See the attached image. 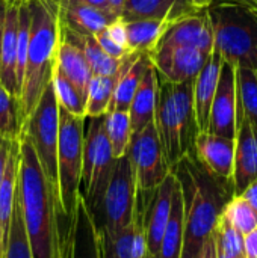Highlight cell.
Here are the masks:
<instances>
[{
  "mask_svg": "<svg viewBox=\"0 0 257 258\" xmlns=\"http://www.w3.org/2000/svg\"><path fill=\"white\" fill-rule=\"evenodd\" d=\"M192 6H195V8H198V9H204V8H208L209 5H211V2L212 0H188Z\"/></svg>",
  "mask_w": 257,
  "mask_h": 258,
  "instance_id": "bcb514c9",
  "label": "cell"
},
{
  "mask_svg": "<svg viewBox=\"0 0 257 258\" xmlns=\"http://www.w3.org/2000/svg\"><path fill=\"white\" fill-rule=\"evenodd\" d=\"M58 133H59V104L55 95L53 83L50 82L32 113L23 122L21 135H24L39 160L45 178L53 186L59 200L58 186Z\"/></svg>",
  "mask_w": 257,
  "mask_h": 258,
  "instance_id": "ba28073f",
  "label": "cell"
},
{
  "mask_svg": "<svg viewBox=\"0 0 257 258\" xmlns=\"http://www.w3.org/2000/svg\"><path fill=\"white\" fill-rule=\"evenodd\" d=\"M144 258H156V257H153V255H151V254H148V252H147V254H145V255H144Z\"/></svg>",
  "mask_w": 257,
  "mask_h": 258,
  "instance_id": "c3c4849f",
  "label": "cell"
},
{
  "mask_svg": "<svg viewBox=\"0 0 257 258\" xmlns=\"http://www.w3.org/2000/svg\"><path fill=\"white\" fill-rule=\"evenodd\" d=\"M136 180L127 156L117 159L111 181L98 210L91 215L101 236H115L132 225L136 200Z\"/></svg>",
  "mask_w": 257,
  "mask_h": 258,
  "instance_id": "9c48e42d",
  "label": "cell"
},
{
  "mask_svg": "<svg viewBox=\"0 0 257 258\" xmlns=\"http://www.w3.org/2000/svg\"><path fill=\"white\" fill-rule=\"evenodd\" d=\"M171 171L182 187L185 206L182 258H195L214 234L221 210L229 201L227 184H232L208 174L192 154L180 159Z\"/></svg>",
  "mask_w": 257,
  "mask_h": 258,
  "instance_id": "6da1fadb",
  "label": "cell"
},
{
  "mask_svg": "<svg viewBox=\"0 0 257 258\" xmlns=\"http://www.w3.org/2000/svg\"><path fill=\"white\" fill-rule=\"evenodd\" d=\"M188 0H124L121 18L133 20H165L176 21L177 18L195 11Z\"/></svg>",
  "mask_w": 257,
  "mask_h": 258,
  "instance_id": "44dd1931",
  "label": "cell"
},
{
  "mask_svg": "<svg viewBox=\"0 0 257 258\" xmlns=\"http://www.w3.org/2000/svg\"><path fill=\"white\" fill-rule=\"evenodd\" d=\"M211 53L192 47H159L150 53L158 74L171 83L194 82Z\"/></svg>",
  "mask_w": 257,
  "mask_h": 258,
  "instance_id": "4fadbf2b",
  "label": "cell"
},
{
  "mask_svg": "<svg viewBox=\"0 0 257 258\" xmlns=\"http://www.w3.org/2000/svg\"><path fill=\"white\" fill-rule=\"evenodd\" d=\"M18 204L32 258H53L58 195L45 178L30 141L20 135Z\"/></svg>",
  "mask_w": 257,
  "mask_h": 258,
  "instance_id": "7a4b0ae2",
  "label": "cell"
},
{
  "mask_svg": "<svg viewBox=\"0 0 257 258\" xmlns=\"http://www.w3.org/2000/svg\"><path fill=\"white\" fill-rule=\"evenodd\" d=\"M20 0H9L6 6L5 27L0 42V85L14 97L20 98V86L15 76L17 65V32Z\"/></svg>",
  "mask_w": 257,
  "mask_h": 258,
  "instance_id": "ac0fdd59",
  "label": "cell"
},
{
  "mask_svg": "<svg viewBox=\"0 0 257 258\" xmlns=\"http://www.w3.org/2000/svg\"><path fill=\"white\" fill-rule=\"evenodd\" d=\"M55 68L67 80H70L86 100L88 85L92 79V71L85 57V53L62 24L59 27V44Z\"/></svg>",
  "mask_w": 257,
  "mask_h": 258,
  "instance_id": "e0dca14e",
  "label": "cell"
},
{
  "mask_svg": "<svg viewBox=\"0 0 257 258\" xmlns=\"http://www.w3.org/2000/svg\"><path fill=\"white\" fill-rule=\"evenodd\" d=\"M126 156L139 190H155L171 172L155 122L130 136Z\"/></svg>",
  "mask_w": 257,
  "mask_h": 258,
  "instance_id": "30bf717a",
  "label": "cell"
},
{
  "mask_svg": "<svg viewBox=\"0 0 257 258\" xmlns=\"http://www.w3.org/2000/svg\"><path fill=\"white\" fill-rule=\"evenodd\" d=\"M214 237L217 251L232 258H244V236L233 228L221 215L217 221Z\"/></svg>",
  "mask_w": 257,
  "mask_h": 258,
  "instance_id": "836d02e7",
  "label": "cell"
},
{
  "mask_svg": "<svg viewBox=\"0 0 257 258\" xmlns=\"http://www.w3.org/2000/svg\"><path fill=\"white\" fill-rule=\"evenodd\" d=\"M236 76L241 112L257 132V73L247 68H238Z\"/></svg>",
  "mask_w": 257,
  "mask_h": 258,
  "instance_id": "f1b7e54d",
  "label": "cell"
},
{
  "mask_svg": "<svg viewBox=\"0 0 257 258\" xmlns=\"http://www.w3.org/2000/svg\"><path fill=\"white\" fill-rule=\"evenodd\" d=\"M85 116H76L59 107L58 133V186L59 204L65 216H71L77 203L82 159H83Z\"/></svg>",
  "mask_w": 257,
  "mask_h": 258,
  "instance_id": "52a82bcc",
  "label": "cell"
},
{
  "mask_svg": "<svg viewBox=\"0 0 257 258\" xmlns=\"http://www.w3.org/2000/svg\"><path fill=\"white\" fill-rule=\"evenodd\" d=\"M217 258H232V257H227V255H224V254H221V252H218V251H217Z\"/></svg>",
  "mask_w": 257,
  "mask_h": 258,
  "instance_id": "7dc6e473",
  "label": "cell"
},
{
  "mask_svg": "<svg viewBox=\"0 0 257 258\" xmlns=\"http://www.w3.org/2000/svg\"><path fill=\"white\" fill-rule=\"evenodd\" d=\"M227 2L238 3V5H244V6H248V8L256 9L257 11V0H227Z\"/></svg>",
  "mask_w": 257,
  "mask_h": 258,
  "instance_id": "f6af8a7d",
  "label": "cell"
},
{
  "mask_svg": "<svg viewBox=\"0 0 257 258\" xmlns=\"http://www.w3.org/2000/svg\"><path fill=\"white\" fill-rule=\"evenodd\" d=\"M79 2L86 3V5H91V6L98 8V9H105V11L109 12V9H108V0H79Z\"/></svg>",
  "mask_w": 257,
  "mask_h": 258,
  "instance_id": "ee69618b",
  "label": "cell"
},
{
  "mask_svg": "<svg viewBox=\"0 0 257 258\" xmlns=\"http://www.w3.org/2000/svg\"><path fill=\"white\" fill-rule=\"evenodd\" d=\"M195 258H217V243H215L214 234L204 242L201 251L198 252V255Z\"/></svg>",
  "mask_w": 257,
  "mask_h": 258,
  "instance_id": "60d3db41",
  "label": "cell"
},
{
  "mask_svg": "<svg viewBox=\"0 0 257 258\" xmlns=\"http://www.w3.org/2000/svg\"><path fill=\"white\" fill-rule=\"evenodd\" d=\"M159 47H192L212 53L214 29L208 8L195 9L170 23L156 48Z\"/></svg>",
  "mask_w": 257,
  "mask_h": 258,
  "instance_id": "7c38bea8",
  "label": "cell"
},
{
  "mask_svg": "<svg viewBox=\"0 0 257 258\" xmlns=\"http://www.w3.org/2000/svg\"><path fill=\"white\" fill-rule=\"evenodd\" d=\"M52 83H53V89H55V95H56L59 107L65 109L71 115L85 116V106H86L85 97L56 68L53 70Z\"/></svg>",
  "mask_w": 257,
  "mask_h": 258,
  "instance_id": "4dcf8cb0",
  "label": "cell"
},
{
  "mask_svg": "<svg viewBox=\"0 0 257 258\" xmlns=\"http://www.w3.org/2000/svg\"><path fill=\"white\" fill-rule=\"evenodd\" d=\"M53 258H73V221L65 216L56 201V234Z\"/></svg>",
  "mask_w": 257,
  "mask_h": 258,
  "instance_id": "e575fe53",
  "label": "cell"
},
{
  "mask_svg": "<svg viewBox=\"0 0 257 258\" xmlns=\"http://www.w3.org/2000/svg\"><path fill=\"white\" fill-rule=\"evenodd\" d=\"M101 257L103 258H132L133 228L132 225L115 236H101Z\"/></svg>",
  "mask_w": 257,
  "mask_h": 258,
  "instance_id": "d590c367",
  "label": "cell"
},
{
  "mask_svg": "<svg viewBox=\"0 0 257 258\" xmlns=\"http://www.w3.org/2000/svg\"><path fill=\"white\" fill-rule=\"evenodd\" d=\"M236 70V65L223 60L208 124V133L233 141L236 139L238 122L241 119Z\"/></svg>",
  "mask_w": 257,
  "mask_h": 258,
  "instance_id": "8fae6325",
  "label": "cell"
},
{
  "mask_svg": "<svg viewBox=\"0 0 257 258\" xmlns=\"http://www.w3.org/2000/svg\"><path fill=\"white\" fill-rule=\"evenodd\" d=\"M94 36H95L98 45L101 47V50H103L106 54H109L111 57H114V59H118V60H120V59H123V57L129 53V51H126L124 48H121L118 44H115V42L109 38L106 29L100 30V32L95 33Z\"/></svg>",
  "mask_w": 257,
  "mask_h": 258,
  "instance_id": "8d00e7d4",
  "label": "cell"
},
{
  "mask_svg": "<svg viewBox=\"0 0 257 258\" xmlns=\"http://www.w3.org/2000/svg\"><path fill=\"white\" fill-rule=\"evenodd\" d=\"M124 0H108V9L114 17H121Z\"/></svg>",
  "mask_w": 257,
  "mask_h": 258,
  "instance_id": "b9f144b4",
  "label": "cell"
},
{
  "mask_svg": "<svg viewBox=\"0 0 257 258\" xmlns=\"http://www.w3.org/2000/svg\"><path fill=\"white\" fill-rule=\"evenodd\" d=\"M30 35L20 92V115L24 122L44 88L52 82L59 44V0H27Z\"/></svg>",
  "mask_w": 257,
  "mask_h": 258,
  "instance_id": "3957f363",
  "label": "cell"
},
{
  "mask_svg": "<svg viewBox=\"0 0 257 258\" xmlns=\"http://www.w3.org/2000/svg\"><path fill=\"white\" fill-rule=\"evenodd\" d=\"M208 14L214 29V50L238 68L257 73V11L227 0H212Z\"/></svg>",
  "mask_w": 257,
  "mask_h": 258,
  "instance_id": "5b68a950",
  "label": "cell"
},
{
  "mask_svg": "<svg viewBox=\"0 0 257 258\" xmlns=\"http://www.w3.org/2000/svg\"><path fill=\"white\" fill-rule=\"evenodd\" d=\"M9 0H0V42H2V35H3V27H5V18H6V6Z\"/></svg>",
  "mask_w": 257,
  "mask_h": 258,
  "instance_id": "7bdbcfd3",
  "label": "cell"
},
{
  "mask_svg": "<svg viewBox=\"0 0 257 258\" xmlns=\"http://www.w3.org/2000/svg\"><path fill=\"white\" fill-rule=\"evenodd\" d=\"M254 180H257V132L241 112L235 139L233 195H241Z\"/></svg>",
  "mask_w": 257,
  "mask_h": 258,
  "instance_id": "9a60e30c",
  "label": "cell"
},
{
  "mask_svg": "<svg viewBox=\"0 0 257 258\" xmlns=\"http://www.w3.org/2000/svg\"><path fill=\"white\" fill-rule=\"evenodd\" d=\"M183 231H185V206H183L182 187L177 181L173 194L170 219L164 231V237L156 258H182Z\"/></svg>",
  "mask_w": 257,
  "mask_h": 258,
  "instance_id": "cb8c5ba5",
  "label": "cell"
},
{
  "mask_svg": "<svg viewBox=\"0 0 257 258\" xmlns=\"http://www.w3.org/2000/svg\"><path fill=\"white\" fill-rule=\"evenodd\" d=\"M241 197L251 206V209L254 210V213L257 215V180H254L242 194Z\"/></svg>",
  "mask_w": 257,
  "mask_h": 258,
  "instance_id": "ab89813d",
  "label": "cell"
},
{
  "mask_svg": "<svg viewBox=\"0 0 257 258\" xmlns=\"http://www.w3.org/2000/svg\"><path fill=\"white\" fill-rule=\"evenodd\" d=\"M105 130L114 159L123 157L127 151L132 136L129 112H121V110L108 112L105 115Z\"/></svg>",
  "mask_w": 257,
  "mask_h": 258,
  "instance_id": "83f0119b",
  "label": "cell"
},
{
  "mask_svg": "<svg viewBox=\"0 0 257 258\" xmlns=\"http://www.w3.org/2000/svg\"><path fill=\"white\" fill-rule=\"evenodd\" d=\"M223 60L224 59L221 57V54L214 50L194 80V112L200 133L208 132L211 106L217 92Z\"/></svg>",
  "mask_w": 257,
  "mask_h": 258,
  "instance_id": "d6986e66",
  "label": "cell"
},
{
  "mask_svg": "<svg viewBox=\"0 0 257 258\" xmlns=\"http://www.w3.org/2000/svg\"><path fill=\"white\" fill-rule=\"evenodd\" d=\"M221 216L242 236L257 228V215L241 195H232L229 198L221 210Z\"/></svg>",
  "mask_w": 257,
  "mask_h": 258,
  "instance_id": "f546056e",
  "label": "cell"
},
{
  "mask_svg": "<svg viewBox=\"0 0 257 258\" xmlns=\"http://www.w3.org/2000/svg\"><path fill=\"white\" fill-rule=\"evenodd\" d=\"M59 18L62 24L79 33L95 35L118 17L79 0H59Z\"/></svg>",
  "mask_w": 257,
  "mask_h": 258,
  "instance_id": "ffe728a7",
  "label": "cell"
},
{
  "mask_svg": "<svg viewBox=\"0 0 257 258\" xmlns=\"http://www.w3.org/2000/svg\"><path fill=\"white\" fill-rule=\"evenodd\" d=\"M165 20H133L126 21L127 47L132 53H151L167 30Z\"/></svg>",
  "mask_w": 257,
  "mask_h": 258,
  "instance_id": "d4e9b609",
  "label": "cell"
},
{
  "mask_svg": "<svg viewBox=\"0 0 257 258\" xmlns=\"http://www.w3.org/2000/svg\"><path fill=\"white\" fill-rule=\"evenodd\" d=\"M106 32L109 35V38L118 44L121 48H124L126 51H129V47H127V32H126V21L118 17L115 18L108 27H106ZM130 53V51H129Z\"/></svg>",
  "mask_w": 257,
  "mask_h": 258,
  "instance_id": "74e56055",
  "label": "cell"
},
{
  "mask_svg": "<svg viewBox=\"0 0 257 258\" xmlns=\"http://www.w3.org/2000/svg\"><path fill=\"white\" fill-rule=\"evenodd\" d=\"M73 221V258H103L100 234L94 225V221L82 200L77 197Z\"/></svg>",
  "mask_w": 257,
  "mask_h": 258,
  "instance_id": "7402d4cb",
  "label": "cell"
},
{
  "mask_svg": "<svg viewBox=\"0 0 257 258\" xmlns=\"http://www.w3.org/2000/svg\"><path fill=\"white\" fill-rule=\"evenodd\" d=\"M153 122L170 168L192 154L195 138L200 133L194 112V82L171 83L158 74Z\"/></svg>",
  "mask_w": 257,
  "mask_h": 258,
  "instance_id": "277c9868",
  "label": "cell"
},
{
  "mask_svg": "<svg viewBox=\"0 0 257 258\" xmlns=\"http://www.w3.org/2000/svg\"><path fill=\"white\" fill-rule=\"evenodd\" d=\"M23 121L20 115V101L0 85V136L18 139Z\"/></svg>",
  "mask_w": 257,
  "mask_h": 258,
  "instance_id": "1f68e13d",
  "label": "cell"
},
{
  "mask_svg": "<svg viewBox=\"0 0 257 258\" xmlns=\"http://www.w3.org/2000/svg\"><path fill=\"white\" fill-rule=\"evenodd\" d=\"M192 156L200 166L212 177L232 184L235 163V141L211 135L198 133L194 142Z\"/></svg>",
  "mask_w": 257,
  "mask_h": 258,
  "instance_id": "5bb4252c",
  "label": "cell"
},
{
  "mask_svg": "<svg viewBox=\"0 0 257 258\" xmlns=\"http://www.w3.org/2000/svg\"><path fill=\"white\" fill-rule=\"evenodd\" d=\"M3 258H32L29 240H27L26 230H24V225H23L18 197H15V203H14L11 227H9V236H8V243H6V249H5Z\"/></svg>",
  "mask_w": 257,
  "mask_h": 258,
  "instance_id": "d6a6232c",
  "label": "cell"
},
{
  "mask_svg": "<svg viewBox=\"0 0 257 258\" xmlns=\"http://www.w3.org/2000/svg\"><path fill=\"white\" fill-rule=\"evenodd\" d=\"M62 26L65 27V30L70 33V36L77 42V45L85 53V57H86V60H88V63L91 67L92 76H112V74H115L120 70L121 59L118 60V59H114L109 54H106L101 50V47L98 45V42H97L94 35L79 33V32L67 27L65 24H62Z\"/></svg>",
  "mask_w": 257,
  "mask_h": 258,
  "instance_id": "4316f807",
  "label": "cell"
},
{
  "mask_svg": "<svg viewBox=\"0 0 257 258\" xmlns=\"http://www.w3.org/2000/svg\"><path fill=\"white\" fill-rule=\"evenodd\" d=\"M244 258H257V228L244 236Z\"/></svg>",
  "mask_w": 257,
  "mask_h": 258,
  "instance_id": "f35d334b",
  "label": "cell"
},
{
  "mask_svg": "<svg viewBox=\"0 0 257 258\" xmlns=\"http://www.w3.org/2000/svg\"><path fill=\"white\" fill-rule=\"evenodd\" d=\"M156 94H158V74L153 63L147 68L133 98L129 106V118L132 135L141 132L148 124L153 122L155 118V106H156Z\"/></svg>",
  "mask_w": 257,
  "mask_h": 258,
  "instance_id": "603a6c76",
  "label": "cell"
},
{
  "mask_svg": "<svg viewBox=\"0 0 257 258\" xmlns=\"http://www.w3.org/2000/svg\"><path fill=\"white\" fill-rule=\"evenodd\" d=\"M176 175L173 171L167 175V178L155 189L151 200L147 207L145 213V246L147 252L153 257L158 255L159 246L164 237V231L167 228L170 213H171V203L173 194L176 187Z\"/></svg>",
  "mask_w": 257,
  "mask_h": 258,
  "instance_id": "2e32d148",
  "label": "cell"
},
{
  "mask_svg": "<svg viewBox=\"0 0 257 258\" xmlns=\"http://www.w3.org/2000/svg\"><path fill=\"white\" fill-rule=\"evenodd\" d=\"M117 159L112 156V150L105 130V115L85 116L83 132V159H82V177L79 195L82 197L89 215H94L106 187L111 181Z\"/></svg>",
  "mask_w": 257,
  "mask_h": 258,
  "instance_id": "8992f818",
  "label": "cell"
},
{
  "mask_svg": "<svg viewBox=\"0 0 257 258\" xmlns=\"http://www.w3.org/2000/svg\"><path fill=\"white\" fill-rule=\"evenodd\" d=\"M124 59V57H123ZM121 59L120 70L112 76H92L88 92H86V106H85V116H101L106 115L114 97L115 86L121 76L124 60Z\"/></svg>",
  "mask_w": 257,
  "mask_h": 258,
  "instance_id": "484cf974",
  "label": "cell"
}]
</instances>
